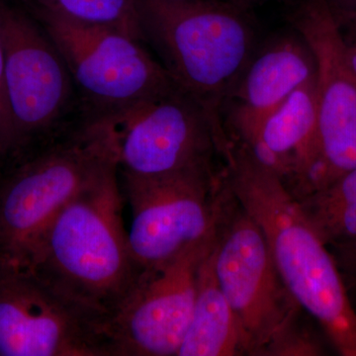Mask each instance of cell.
<instances>
[{"mask_svg": "<svg viewBox=\"0 0 356 356\" xmlns=\"http://www.w3.org/2000/svg\"><path fill=\"white\" fill-rule=\"evenodd\" d=\"M236 202L261 229L281 280L322 327L337 353L356 356V310L327 245L289 187L241 143L222 154Z\"/></svg>", "mask_w": 356, "mask_h": 356, "instance_id": "1", "label": "cell"}, {"mask_svg": "<svg viewBox=\"0 0 356 356\" xmlns=\"http://www.w3.org/2000/svg\"><path fill=\"white\" fill-rule=\"evenodd\" d=\"M118 172L114 166L79 192L24 254L14 257L106 324L140 271L124 226Z\"/></svg>", "mask_w": 356, "mask_h": 356, "instance_id": "2", "label": "cell"}, {"mask_svg": "<svg viewBox=\"0 0 356 356\" xmlns=\"http://www.w3.org/2000/svg\"><path fill=\"white\" fill-rule=\"evenodd\" d=\"M145 40L173 81L208 115L228 142L222 111L254 55L247 10L224 0H136Z\"/></svg>", "mask_w": 356, "mask_h": 356, "instance_id": "3", "label": "cell"}, {"mask_svg": "<svg viewBox=\"0 0 356 356\" xmlns=\"http://www.w3.org/2000/svg\"><path fill=\"white\" fill-rule=\"evenodd\" d=\"M14 158L0 179V254L10 257L24 254L72 198L118 166L113 134L102 116Z\"/></svg>", "mask_w": 356, "mask_h": 356, "instance_id": "4", "label": "cell"}, {"mask_svg": "<svg viewBox=\"0 0 356 356\" xmlns=\"http://www.w3.org/2000/svg\"><path fill=\"white\" fill-rule=\"evenodd\" d=\"M123 177L132 222L129 245L140 269L161 266L216 235L228 187L214 166L158 177Z\"/></svg>", "mask_w": 356, "mask_h": 356, "instance_id": "5", "label": "cell"}, {"mask_svg": "<svg viewBox=\"0 0 356 356\" xmlns=\"http://www.w3.org/2000/svg\"><path fill=\"white\" fill-rule=\"evenodd\" d=\"M0 356H112L106 321L0 254Z\"/></svg>", "mask_w": 356, "mask_h": 356, "instance_id": "6", "label": "cell"}, {"mask_svg": "<svg viewBox=\"0 0 356 356\" xmlns=\"http://www.w3.org/2000/svg\"><path fill=\"white\" fill-rule=\"evenodd\" d=\"M42 28L64 58L72 83L104 116L170 90L177 84L163 65L126 33L70 19L35 6Z\"/></svg>", "mask_w": 356, "mask_h": 356, "instance_id": "7", "label": "cell"}, {"mask_svg": "<svg viewBox=\"0 0 356 356\" xmlns=\"http://www.w3.org/2000/svg\"><path fill=\"white\" fill-rule=\"evenodd\" d=\"M103 117L125 175L158 177L213 165L215 154L229 146L202 107L178 86Z\"/></svg>", "mask_w": 356, "mask_h": 356, "instance_id": "8", "label": "cell"}, {"mask_svg": "<svg viewBox=\"0 0 356 356\" xmlns=\"http://www.w3.org/2000/svg\"><path fill=\"white\" fill-rule=\"evenodd\" d=\"M236 204L233 212L226 207L218 227L215 273L240 325L245 355H264L298 320L301 307L281 280L261 229Z\"/></svg>", "mask_w": 356, "mask_h": 356, "instance_id": "9", "label": "cell"}, {"mask_svg": "<svg viewBox=\"0 0 356 356\" xmlns=\"http://www.w3.org/2000/svg\"><path fill=\"white\" fill-rule=\"evenodd\" d=\"M0 41L15 135L13 158L67 129L62 121L74 83L64 58L44 29L2 1Z\"/></svg>", "mask_w": 356, "mask_h": 356, "instance_id": "10", "label": "cell"}, {"mask_svg": "<svg viewBox=\"0 0 356 356\" xmlns=\"http://www.w3.org/2000/svg\"><path fill=\"white\" fill-rule=\"evenodd\" d=\"M216 235L172 261L140 269L107 321L112 356H177L191 323L201 264Z\"/></svg>", "mask_w": 356, "mask_h": 356, "instance_id": "11", "label": "cell"}, {"mask_svg": "<svg viewBox=\"0 0 356 356\" xmlns=\"http://www.w3.org/2000/svg\"><path fill=\"white\" fill-rule=\"evenodd\" d=\"M292 22L316 62L318 161L304 193L356 168V74L325 0H300Z\"/></svg>", "mask_w": 356, "mask_h": 356, "instance_id": "12", "label": "cell"}, {"mask_svg": "<svg viewBox=\"0 0 356 356\" xmlns=\"http://www.w3.org/2000/svg\"><path fill=\"white\" fill-rule=\"evenodd\" d=\"M315 79V58L303 37L297 32L276 39L243 70L225 105V129L247 142L294 91Z\"/></svg>", "mask_w": 356, "mask_h": 356, "instance_id": "13", "label": "cell"}, {"mask_svg": "<svg viewBox=\"0 0 356 356\" xmlns=\"http://www.w3.org/2000/svg\"><path fill=\"white\" fill-rule=\"evenodd\" d=\"M241 144L289 188L294 186V195L305 191L318 161L316 79L294 91Z\"/></svg>", "mask_w": 356, "mask_h": 356, "instance_id": "14", "label": "cell"}, {"mask_svg": "<svg viewBox=\"0 0 356 356\" xmlns=\"http://www.w3.org/2000/svg\"><path fill=\"white\" fill-rule=\"evenodd\" d=\"M213 248L201 264L191 323L177 356L245 355L240 325L215 273Z\"/></svg>", "mask_w": 356, "mask_h": 356, "instance_id": "15", "label": "cell"}, {"mask_svg": "<svg viewBox=\"0 0 356 356\" xmlns=\"http://www.w3.org/2000/svg\"><path fill=\"white\" fill-rule=\"evenodd\" d=\"M295 197L325 245L341 250L356 242V168Z\"/></svg>", "mask_w": 356, "mask_h": 356, "instance_id": "16", "label": "cell"}, {"mask_svg": "<svg viewBox=\"0 0 356 356\" xmlns=\"http://www.w3.org/2000/svg\"><path fill=\"white\" fill-rule=\"evenodd\" d=\"M35 6L70 19L105 26L145 41L136 0H32Z\"/></svg>", "mask_w": 356, "mask_h": 356, "instance_id": "17", "label": "cell"}, {"mask_svg": "<svg viewBox=\"0 0 356 356\" xmlns=\"http://www.w3.org/2000/svg\"><path fill=\"white\" fill-rule=\"evenodd\" d=\"M15 147V135L13 117L7 99L6 76H4V58L0 41V163L10 158Z\"/></svg>", "mask_w": 356, "mask_h": 356, "instance_id": "18", "label": "cell"}, {"mask_svg": "<svg viewBox=\"0 0 356 356\" xmlns=\"http://www.w3.org/2000/svg\"><path fill=\"white\" fill-rule=\"evenodd\" d=\"M334 19L339 28L346 58L356 74V14Z\"/></svg>", "mask_w": 356, "mask_h": 356, "instance_id": "19", "label": "cell"}, {"mask_svg": "<svg viewBox=\"0 0 356 356\" xmlns=\"http://www.w3.org/2000/svg\"><path fill=\"white\" fill-rule=\"evenodd\" d=\"M334 18L356 14V0H325Z\"/></svg>", "mask_w": 356, "mask_h": 356, "instance_id": "20", "label": "cell"}, {"mask_svg": "<svg viewBox=\"0 0 356 356\" xmlns=\"http://www.w3.org/2000/svg\"><path fill=\"white\" fill-rule=\"evenodd\" d=\"M224 1L235 4V6L242 7V8L247 10L250 7L257 6V4H261L262 2L268 1V0H224Z\"/></svg>", "mask_w": 356, "mask_h": 356, "instance_id": "21", "label": "cell"}, {"mask_svg": "<svg viewBox=\"0 0 356 356\" xmlns=\"http://www.w3.org/2000/svg\"><path fill=\"white\" fill-rule=\"evenodd\" d=\"M341 250H343L346 254L350 255L353 264H355L356 271V242L351 243L348 247L341 248Z\"/></svg>", "mask_w": 356, "mask_h": 356, "instance_id": "22", "label": "cell"}, {"mask_svg": "<svg viewBox=\"0 0 356 356\" xmlns=\"http://www.w3.org/2000/svg\"><path fill=\"white\" fill-rule=\"evenodd\" d=\"M168 1H181V0H168Z\"/></svg>", "mask_w": 356, "mask_h": 356, "instance_id": "23", "label": "cell"}]
</instances>
